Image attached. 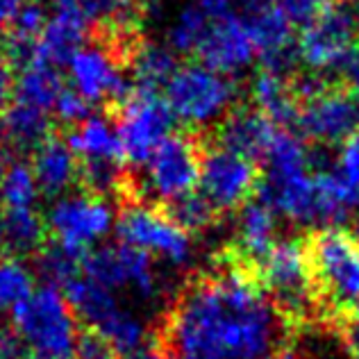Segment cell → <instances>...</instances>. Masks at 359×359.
<instances>
[{
  "label": "cell",
  "mask_w": 359,
  "mask_h": 359,
  "mask_svg": "<svg viewBox=\"0 0 359 359\" xmlns=\"http://www.w3.org/2000/svg\"><path fill=\"white\" fill-rule=\"evenodd\" d=\"M291 334L255 273L214 257L168 309L159 346L168 359H280Z\"/></svg>",
  "instance_id": "obj_1"
},
{
  "label": "cell",
  "mask_w": 359,
  "mask_h": 359,
  "mask_svg": "<svg viewBox=\"0 0 359 359\" xmlns=\"http://www.w3.org/2000/svg\"><path fill=\"white\" fill-rule=\"evenodd\" d=\"M166 43L225 75L243 71L257 55L239 0H187L168 25Z\"/></svg>",
  "instance_id": "obj_2"
},
{
  "label": "cell",
  "mask_w": 359,
  "mask_h": 359,
  "mask_svg": "<svg viewBox=\"0 0 359 359\" xmlns=\"http://www.w3.org/2000/svg\"><path fill=\"white\" fill-rule=\"evenodd\" d=\"M305 248L323 318L337 323L359 300V234L323 225L305 234Z\"/></svg>",
  "instance_id": "obj_3"
},
{
  "label": "cell",
  "mask_w": 359,
  "mask_h": 359,
  "mask_svg": "<svg viewBox=\"0 0 359 359\" xmlns=\"http://www.w3.org/2000/svg\"><path fill=\"white\" fill-rule=\"evenodd\" d=\"M300 109L296 128L302 139L320 148L341 146L359 132V91L348 80L307 73L298 78Z\"/></svg>",
  "instance_id": "obj_4"
},
{
  "label": "cell",
  "mask_w": 359,
  "mask_h": 359,
  "mask_svg": "<svg viewBox=\"0 0 359 359\" xmlns=\"http://www.w3.org/2000/svg\"><path fill=\"white\" fill-rule=\"evenodd\" d=\"M255 278L294 330L325 320L311 280L305 237L278 241L257 264Z\"/></svg>",
  "instance_id": "obj_5"
},
{
  "label": "cell",
  "mask_w": 359,
  "mask_h": 359,
  "mask_svg": "<svg viewBox=\"0 0 359 359\" xmlns=\"http://www.w3.org/2000/svg\"><path fill=\"white\" fill-rule=\"evenodd\" d=\"M298 55L307 73H348L359 55V0H330L300 30Z\"/></svg>",
  "instance_id": "obj_6"
},
{
  "label": "cell",
  "mask_w": 359,
  "mask_h": 359,
  "mask_svg": "<svg viewBox=\"0 0 359 359\" xmlns=\"http://www.w3.org/2000/svg\"><path fill=\"white\" fill-rule=\"evenodd\" d=\"M164 100L175 121H182L194 132L216 126L228 111L239 105V87L232 75L210 69L201 62L177 66L164 87Z\"/></svg>",
  "instance_id": "obj_7"
},
{
  "label": "cell",
  "mask_w": 359,
  "mask_h": 359,
  "mask_svg": "<svg viewBox=\"0 0 359 359\" xmlns=\"http://www.w3.org/2000/svg\"><path fill=\"white\" fill-rule=\"evenodd\" d=\"M14 330L32 353L73 359L78 344V318L64 291L43 285L12 309Z\"/></svg>",
  "instance_id": "obj_8"
},
{
  "label": "cell",
  "mask_w": 359,
  "mask_h": 359,
  "mask_svg": "<svg viewBox=\"0 0 359 359\" xmlns=\"http://www.w3.org/2000/svg\"><path fill=\"white\" fill-rule=\"evenodd\" d=\"M69 69V87L80 93L91 105L118 107L135 84L130 78L128 57L107 39L87 41L66 64Z\"/></svg>",
  "instance_id": "obj_9"
},
{
  "label": "cell",
  "mask_w": 359,
  "mask_h": 359,
  "mask_svg": "<svg viewBox=\"0 0 359 359\" xmlns=\"http://www.w3.org/2000/svg\"><path fill=\"white\" fill-rule=\"evenodd\" d=\"M116 130L123 162L144 166L157 146L173 132L175 116L164 96L155 91L135 89L116 107Z\"/></svg>",
  "instance_id": "obj_10"
},
{
  "label": "cell",
  "mask_w": 359,
  "mask_h": 359,
  "mask_svg": "<svg viewBox=\"0 0 359 359\" xmlns=\"http://www.w3.org/2000/svg\"><path fill=\"white\" fill-rule=\"evenodd\" d=\"M116 234L121 243L135 245L150 257L157 255L173 266H184L194 257L191 234L180 228L164 207L128 203L116 219Z\"/></svg>",
  "instance_id": "obj_11"
},
{
  "label": "cell",
  "mask_w": 359,
  "mask_h": 359,
  "mask_svg": "<svg viewBox=\"0 0 359 359\" xmlns=\"http://www.w3.org/2000/svg\"><path fill=\"white\" fill-rule=\"evenodd\" d=\"M203 148V139L194 130L171 132L144 164L146 191L162 205L196 191L201 180Z\"/></svg>",
  "instance_id": "obj_12"
},
{
  "label": "cell",
  "mask_w": 359,
  "mask_h": 359,
  "mask_svg": "<svg viewBox=\"0 0 359 359\" xmlns=\"http://www.w3.org/2000/svg\"><path fill=\"white\" fill-rule=\"evenodd\" d=\"M262 168L252 159H245L232 150L216 144L203 148L201 162V194L221 214L239 210L243 203L257 196Z\"/></svg>",
  "instance_id": "obj_13"
},
{
  "label": "cell",
  "mask_w": 359,
  "mask_h": 359,
  "mask_svg": "<svg viewBox=\"0 0 359 359\" xmlns=\"http://www.w3.org/2000/svg\"><path fill=\"white\" fill-rule=\"evenodd\" d=\"M114 225V210L109 203L87 191L60 196L46 216V228L53 232L55 241L80 252H87L93 243L105 239Z\"/></svg>",
  "instance_id": "obj_14"
},
{
  "label": "cell",
  "mask_w": 359,
  "mask_h": 359,
  "mask_svg": "<svg viewBox=\"0 0 359 359\" xmlns=\"http://www.w3.org/2000/svg\"><path fill=\"white\" fill-rule=\"evenodd\" d=\"M278 243V219L271 207L252 198L239 207V214L232 225V239L216 252V257L237 264L255 273L257 264Z\"/></svg>",
  "instance_id": "obj_15"
},
{
  "label": "cell",
  "mask_w": 359,
  "mask_h": 359,
  "mask_svg": "<svg viewBox=\"0 0 359 359\" xmlns=\"http://www.w3.org/2000/svg\"><path fill=\"white\" fill-rule=\"evenodd\" d=\"M278 126L255 105H234L214 126L212 144L262 164Z\"/></svg>",
  "instance_id": "obj_16"
},
{
  "label": "cell",
  "mask_w": 359,
  "mask_h": 359,
  "mask_svg": "<svg viewBox=\"0 0 359 359\" xmlns=\"http://www.w3.org/2000/svg\"><path fill=\"white\" fill-rule=\"evenodd\" d=\"M89 32L91 25L78 7H57V12L48 16V23L36 43V62L62 69L87 43Z\"/></svg>",
  "instance_id": "obj_17"
},
{
  "label": "cell",
  "mask_w": 359,
  "mask_h": 359,
  "mask_svg": "<svg viewBox=\"0 0 359 359\" xmlns=\"http://www.w3.org/2000/svg\"><path fill=\"white\" fill-rule=\"evenodd\" d=\"M32 171L46 196H62L80 180V159L66 137L50 135L32 150Z\"/></svg>",
  "instance_id": "obj_18"
},
{
  "label": "cell",
  "mask_w": 359,
  "mask_h": 359,
  "mask_svg": "<svg viewBox=\"0 0 359 359\" xmlns=\"http://www.w3.org/2000/svg\"><path fill=\"white\" fill-rule=\"evenodd\" d=\"M250 100L264 116L276 126H296L300 109V93L296 84V73L285 75L269 69H259L250 82Z\"/></svg>",
  "instance_id": "obj_19"
},
{
  "label": "cell",
  "mask_w": 359,
  "mask_h": 359,
  "mask_svg": "<svg viewBox=\"0 0 359 359\" xmlns=\"http://www.w3.org/2000/svg\"><path fill=\"white\" fill-rule=\"evenodd\" d=\"M66 141L80 162H123L116 121L111 116H87L73 126Z\"/></svg>",
  "instance_id": "obj_20"
},
{
  "label": "cell",
  "mask_w": 359,
  "mask_h": 359,
  "mask_svg": "<svg viewBox=\"0 0 359 359\" xmlns=\"http://www.w3.org/2000/svg\"><path fill=\"white\" fill-rule=\"evenodd\" d=\"M177 53L171 46L155 41H139L128 60L130 78L139 91H164L177 71Z\"/></svg>",
  "instance_id": "obj_21"
},
{
  "label": "cell",
  "mask_w": 359,
  "mask_h": 359,
  "mask_svg": "<svg viewBox=\"0 0 359 359\" xmlns=\"http://www.w3.org/2000/svg\"><path fill=\"white\" fill-rule=\"evenodd\" d=\"M62 291L66 300H69L75 318L82 320L89 330H100L111 316L121 311V305L114 298V291L84 276L73 280Z\"/></svg>",
  "instance_id": "obj_22"
},
{
  "label": "cell",
  "mask_w": 359,
  "mask_h": 359,
  "mask_svg": "<svg viewBox=\"0 0 359 359\" xmlns=\"http://www.w3.org/2000/svg\"><path fill=\"white\" fill-rule=\"evenodd\" d=\"M66 87L69 84L62 75V69L46 62H32L18 73L14 100L39 107L43 111H53L55 102L66 91Z\"/></svg>",
  "instance_id": "obj_23"
},
{
  "label": "cell",
  "mask_w": 359,
  "mask_h": 359,
  "mask_svg": "<svg viewBox=\"0 0 359 359\" xmlns=\"http://www.w3.org/2000/svg\"><path fill=\"white\" fill-rule=\"evenodd\" d=\"M5 126L7 141L21 150H34L53 135V121L48 111L16 100L5 109Z\"/></svg>",
  "instance_id": "obj_24"
},
{
  "label": "cell",
  "mask_w": 359,
  "mask_h": 359,
  "mask_svg": "<svg viewBox=\"0 0 359 359\" xmlns=\"http://www.w3.org/2000/svg\"><path fill=\"white\" fill-rule=\"evenodd\" d=\"M46 221L34 207L3 212V245L12 255L39 252L46 239Z\"/></svg>",
  "instance_id": "obj_25"
},
{
  "label": "cell",
  "mask_w": 359,
  "mask_h": 359,
  "mask_svg": "<svg viewBox=\"0 0 359 359\" xmlns=\"http://www.w3.org/2000/svg\"><path fill=\"white\" fill-rule=\"evenodd\" d=\"M82 276L107 289L128 287V245H100L82 257Z\"/></svg>",
  "instance_id": "obj_26"
},
{
  "label": "cell",
  "mask_w": 359,
  "mask_h": 359,
  "mask_svg": "<svg viewBox=\"0 0 359 359\" xmlns=\"http://www.w3.org/2000/svg\"><path fill=\"white\" fill-rule=\"evenodd\" d=\"M82 257L84 252L69 248L60 241H53L36 252V262H39V273L46 280V285L64 289L69 287L73 280L82 276Z\"/></svg>",
  "instance_id": "obj_27"
},
{
  "label": "cell",
  "mask_w": 359,
  "mask_h": 359,
  "mask_svg": "<svg viewBox=\"0 0 359 359\" xmlns=\"http://www.w3.org/2000/svg\"><path fill=\"white\" fill-rule=\"evenodd\" d=\"M164 212L189 234H198L205 230H212L216 223L223 219V214L207 201L201 191H191L187 196H180L171 203H164Z\"/></svg>",
  "instance_id": "obj_28"
},
{
  "label": "cell",
  "mask_w": 359,
  "mask_h": 359,
  "mask_svg": "<svg viewBox=\"0 0 359 359\" xmlns=\"http://www.w3.org/2000/svg\"><path fill=\"white\" fill-rule=\"evenodd\" d=\"M39 184L32 166L27 162H18L12 159L7 173L0 182V203L5 210H21V207H34L36 198H39Z\"/></svg>",
  "instance_id": "obj_29"
},
{
  "label": "cell",
  "mask_w": 359,
  "mask_h": 359,
  "mask_svg": "<svg viewBox=\"0 0 359 359\" xmlns=\"http://www.w3.org/2000/svg\"><path fill=\"white\" fill-rule=\"evenodd\" d=\"M96 332H100L107 339L118 357H126L148 344V334H146L144 323L126 309H121L118 314L111 316L105 325L96 330Z\"/></svg>",
  "instance_id": "obj_30"
},
{
  "label": "cell",
  "mask_w": 359,
  "mask_h": 359,
  "mask_svg": "<svg viewBox=\"0 0 359 359\" xmlns=\"http://www.w3.org/2000/svg\"><path fill=\"white\" fill-rule=\"evenodd\" d=\"M32 291V271L16 257H0V309L18 307Z\"/></svg>",
  "instance_id": "obj_31"
},
{
  "label": "cell",
  "mask_w": 359,
  "mask_h": 359,
  "mask_svg": "<svg viewBox=\"0 0 359 359\" xmlns=\"http://www.w3.org/2000/svg\"><path fill=\"white\" fill-rule=\"evenodd\" d=\"M53 114L57 116V121L64 123V126L73 128V126H78V123H82L87 116H91V102L84 100L75 89L66 87V91L57 98V102H55Z\"/></svg>",
  "instance_id": "obj_32"
},
{
  "label": "cell",
  "mask_w": 359,
  "mask_h": 359,
  "mask_svg": "<svg viewBox=\"0 0 359 359\" xmlns=\"http://www.w3.org/2000/svg\"><path fill=\"white\" fill-rule=\"evenodd\" d=\"M75 359H118L111 344L96 330H87L78 337L75 344Z\"/></svg>",
  "instance_id": "obj_33"
},
{
  "label": "cell",
  "mask_w": 359,
  "mask_h": 359,
  "mask_svg": "<svg viewBox=\"0 0 359 359\" xmlns=\"http://www.w3.org/2000/svg\"><path fill=\"white\" fill-rule=\"evenodd\" d=\"M334 168L359 194V132L341 144V153L337 157Z\"/></svg>",
  "instance_id": "obj_34"
},
{
  "label": "cell",
  "mask_w": 359,
  "mask_h": 359,
  "mask_svg": "<svg viewBox=\"0 0 359 359\" xmlns=\"http://www.w3.org/2000/svg\"><path fill=\"white\" fill-rule=\"evenodd\" d=\"M16 66L5 53L3 43H0V109L12 105L14 100V89H16Z\"/></svg>",
  "instance_id": "obj_35"
},
{
  "label": "cell",
  "mask_w": 359,
  "mask_h": 359,
  "mask_svg": "<svg viewBox=\"0 0 359 359\" xmlns=\"http://www.w3.org/2000/svg\"><path fill=\"white\" fill-rule=\"evenodd\" d=\"M27 346L14 327H0V359H25Z\"/></svg>",
  "instance_id": "obj_36"
},
{
  "label": "cell",
  "mask_w": 359,
  "mask_h": 359,
  "mask_svg": "<svg viewBox=\"0 0 359 359\" xmlns=\"http://www.w3.org/2000/svg\"><path fill=\"white\" fill-rule=\"evenodd\" d=\"M337 325L341 327V332L346 337L348 346L353 348V353L359 348V300L346 311V314L337 320Z\"/></svg>",
  "instance_id": "obj_37"
},
{
  "label": "cell",
  "mask_w": 359,
  "mask_h": 359,
  "mask_svg": "<svg viewBox=\"0 0 359 359\" xmlns=\"http://www.w3.org/2000/svg\"><path fill=\"white\" fill-rule=\"evenodd\" d=\"M118 359H168V355L164 353V348L159 346V344L148 341L144 348H139V351L130 353L126 357H118Z\"/></svg>",
  "instance_id": "obj_38"
},
{
  "label": "cell",
  "mask_w": 359,
  "mask_h": 359,
  "mask_svg": "<svg viewBox=\"0 0 359 359\" xmlns=\"http://www.w3.org/2000/svg\"><path fill=\"white\" fill-rule=\"evenodd\" d=\"M27 0H0V27H7Z\"/></svg>",
  "instance_id": "obj_39"
},
{
  "label": "cell",
  "mask_w": 359,
  "mask_h": 359,
  "mask_svg": "<svg viewBox=\"0 0 359 359\" xmlns=\"http://www.w3.org/2000/svg\"><path fill=\"white\" fill-rule=\"evenodd\" d=\"M348 82H351L353 84V87L359 91V55H357V60L353 62V66H351V69H348Z\"/></svg>",
  "instance_id": "obj_40"
},
{
  "label": "cell",
  "mask_w": 359,
  "mask_h": 359,
  "mask_svg": "<svg viewBox=\"0 0 359 359\" xmlns=\"http://www.w3.org/2000/svg\"><path fill=\"white\" fill-rule=\"evenodd\" d=\"M9 164H12V155H9L7 150H5L3 146H0V182H3V177H5V173H7Z\"/></svg>",
  "instance_id": "obj_41"
},
{
  "label": "cell",
  "mask_w": 359,
  "mask_h": 359,
  "mask_svg": "<svg viewBox=\"0 0 359 359\" xmlns=\"http://www.w3.org/2000/svg\"><path fill=\"white\" fill-rule=\"evenodd\" d=\"M3 141H7V126H5V111L0 109V146Z\"/></svg>",
  "instance_id": "obj_42"
},
{
  "label": "cell",
  "mask_w": 359,
  "mask_h": 359,
  "mask_svg": "<svg viewBox=\"0 0 359 359\" xmlns=\"http://www.w3.org/2000/svg\"><path fill=\"white\" fill-rule=\"evenodd\" d=\"M50 3L55 7H75V5L80 3V0H50Z\"/></svg>",
  "instance_id": "obj_43"
},
{
  "label": "cell",
  "mask_w": 359,
  "mask_h": 359,
  "mask_svg": "<svg viewBox=\"0 0 359 359\" xmlns=\"http://www.w3.org/2000/svg\"><path fill=\"white\" fill-rule=\"evenodd\" d=\"M25 359H57V357H50V355H41V353H32V355H27Z\"/></svg>",
  "instance_id": "obj_44"
},
{
  "label": "cell",
  "mask_w": 359,
  "mask_h": 359,
  "mask_svg": "<svg viewBox=\"0 0 359 359\" xmlns=\"http://www.w3.org/2000/svg\"><path fill=\"white\" fill-rule=\"evenodd\" d=\"M0 245H3V212H0Z\"/></svg>",
  "instance_id": "obj_45"
},
{
  "label": "cell",
  "mask_w": 359,
  "mask_h": 359,
  "mask_svg": "<svg viewBox=\"0 0 359 359\" xmlns=\"http://www.w3.org/2000/svg\"><path fill=\"white\" fill-rule=\"evenodd\" d=\"M355 359H359V348H357V351H355Z\"/></svg>",
  "instance_id": "obj_46"
}]
</instances>
